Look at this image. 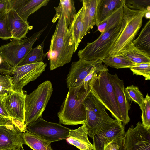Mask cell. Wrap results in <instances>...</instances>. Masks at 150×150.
I'll return each instance as SVG.
<instances>
[{
  "mask_svg": "<svg viewBox=\"0 0 150 150\" xmlns=\"http://www.w3.org/2000/svg\"><path fill=\"white\" fill-rule=\"evenodd\" d=\"M49 51L47 52L50 70H54L70 62L75 52V45L70 26H67L64 13L55 14L52 22L57 20Z\"/></svg>",
  "mask_w": 150,
  "mask_h": 150,
  "instance_id": "6da1fadb",
  "label": "cell"
},
{
  "mask_svg": "<svg viewBox=\"0 0 150 150\" xmlns=\"http://www.w3.org/2000/svg\"><path fill=\"white\" fill-rule=\"evenodd\" d=\"M88 92L85 91L83 83L69 88L57 113L60 124L72 125L84 124L86 119L84 100Z\"/></svg>",
  "mask_w": 150,
  "mask_h": 150,
  "instance_id": "7a4b0ae2",
  "label": "cell"
},
{
  "mask_svg": "<svg viewBox=\"0 0 150 150\" xmlns=\"http://www.w3.org/2000/svg\"><path fill=\"white\" fill-rule=\"evenodd\" d=\"M86 119L84 124L88 135L93 139L97 133L108 129L121 123L111 118L105 106L92 94L88 88L84 100Z\"/></svg>",
  "mask_w": 150,
  "mask_h": 150,
  "instance_id": "3957f363",
  "label": "cell"
},
{
  "mask_svg": "<svg viewBox=\"0 0 150 150\" xmlns=\"http://www.w3.org/2000/svg\"><path fill=\"white\" fill-rule=\"evenodd\" d=\"M108 69L95 73L88 84V88L94 96L111 113L113 117L122 122L113 87L108 77Z\"/></svg>",
  "mask_w": 150,
  "mask_h": 150,
  "instance_id": "277c9868",
  "label": "cell"
},
{
  "mask_svg": "<svg viewBox=\"0 0 150 150\" xmlns=\"http://www.w3.org/2000/svg\"><path fill=\"white\" fill-rule=\"evenodd\" d=\"M124 26L122 23L117 26L103 33L94 41L88 42L77 55L79 59L88 61H102L109 56V52Z\"/></svg>",
  "mask_w": 150,
  "mask_h": 150,
  "instance_id": "5b68a950",
  "label": "cell"
},
{
  "mask_svg": "<svg viewBox=\"0 0 150 150\" xmlns=\"http://www.w3.org/2000/svg\"><path fill=\"white\" fill-rule=\"evenodd\" d=\"M123 8L124 26L111 48L109 56L120 55L125 48L132 42L142 26L143 18L146 12L129 9L125 3Z\"/></svg>",
  "mask_w": 150,
  "mask_h": 150,
  "instance_id": "8992f818",
  "label": "cell"
},
{
  "mask_svg": "<svg viewBox=\"0 0 150 150\" xmlns=\"http://www.w3.org/2000/svg\"><path fill=\"white\" fill-rule=\"evenodd\" d=\"M53 92L51 82L46 80L39 85L31 93L27 95L24 121L27 126L42 117Z\"/></svg>",
  "mask_w": 150,
  "mask_h": 150,
  "instance_id": "52a82bcc",
  "label": "cell"
},
{
  "mask_svg": "<svg viewBox=\"0 0 150 150\" xmlns=\"http://www.w3.org/2000/svg\"><path fill=\"white\" fill-rule=\"evenodd\" d=\"M27 126L19 120L0 117V150L23 149V132Z\"/></svg>",
  "mask_w": 150,
  "mask_h": 150,
  "instance_id": "ba28073f",
  "label": "cell"
},
{
  "mask_svg": "<svg viewBox=\"0 0 150 150\" xmlns=\"http://www.w3.org/2000/svg\"><path fill=\"white\" fill-rule=\"evenodd\" d=\"M47 25L35 33L30 37L21 40L14 39L0 47V54L13 68L18 66L32 48L34 43L46 30Z\"/></svg>",
  "mask_w": 150,
  "mask_h": 150,
  "instance_id": "9c48e42d",
  "label": "cell"
},
{
  "mask_svg": "<svg viewBox=\"0 0 150 150\" xmlns=\"http://www.w3.org/2000/svg\"><path fill=\"white\" fill-rule=\"evenodd\" d=\"M26 129L27 132L50 143L66 139L70 130L60 123L47 121L42 117L28 124L27 126Z\"/></svg>",
  "mask_w": 150,
  "mask_h": 150,
  "instance_id": "30bf717a",
  "label": "cell"
},
{
  "mask_svg": "<svg viewBox=\"0 0 150 150\" xmlns=\"http://www.w3.org/2000/svg\"><path fill=\"white\" fill-rule=\"evenodd\" d=\"M47 64L40 62L13 68L12 75L15 91H21L29 82L34 81L45 71Z\"/></svg>",
  "mask_w": 150,
  "mask_h": 150,
  "instance_id": "8fae6325",
  "label": "cell"
},
{
  "mask_svg": "<svg viewBox=\"0 0 150 150\" xmlns=\"http://www.w3.org/2000/svg\"><path fill=\"white\" fill-rule=\"evenodd\" d=\"M123 139L126 150H150V129L140 122L129 128Z\"/></svg>",
  "mask_w": 150,
  "mask_h": 150,
  "instance_id": "7c38bea8",
  "label": "cell"
},
{
  "mask_svg": "<svg viewBox=\"0 0 150 150\" xmlns=\"http://www.w3.org/2000/svg\"><path fill=\"white\" fill-rule=\"evenodd\" d=\"M27 94L23 90L15 91L1 97L3 105L10 117L24 123L25 102Z\"/></svg>",
  "mask_w": 150,
  "mask_h": 150,
  "instance_id": "4fadbf2b",
  "label": "cell"
},
{
  "mask_svg": "<svg viewBox=\"0 0 150 150\" xmlns=\"http://www.w3.org/2000/svg\"><path fill=\"white\" fill-rule=\"evenodd\" d=\"M102 61H88L82 59L72 62L66 79L67 88L75 87L83 83V80L94 67Z\"/></svg>",
  "mask_w": 150,
  "mask_h": 150,
  "instance_id": "5bb4252c",
  "label": "cell"
},
{
  "mask_svg": "<svg viewBox=\"0 0 150 150\" xmlns=\"http://www.w3.org/2000/svg\"><path fill=\"white\" fill-rule=\"evenodd\" d=\"M108 74L114 88L116 99L122 119V124L124 126L130 121L128 112L130 107L125 94L124 81L119 78L116 74H112L108 72Z\"/></svg>",
  "mask_w": 150,
  "mask_h": 150,
  "instance_id": "9a60e30c",
  "label": "cell"
},
{
  "mask_svg": "<svg viewBox=\"0 0 150 150\" xmlns=\"http://www.w3.org/2000/svg\"><path fill=\"white\" fill-rule=\"evenodd\" d=\"M125 134L124 126L122 122L108 130L97 133L93 139V150H104V147L109 144L122 139Z\"/></svg>",
  "mask_w": 150,
  "mask_h": 150,
  "instance_id": "2e32d148",
  "label": "cell"
},
{
  "mask_svg": "<svg viewBox=\"0 0 150 150\" xmlns=\"http://www.w3.org/2000/svg\"><path fill=\"white\" fill-rule=\"evenodd\" d=\"M12 9L24 21L28 22L31 14L47 5L49 0H10Z\"/></svg>",
  "mask_w": 150,
  "mask_h": 150,
  "instance_id": "e0dca14e",
  "label": "cell"
},
{
  "mask_svg": "<svg viewBox=\"0 0 150 150\" xmlns=\"http://www.w3.org/2000/svg\"><path fill=\"white\" fill-rule=\"evenodd\" d=\"M8 18L9 29L14 39L21 40L26 37L29 30L32 29L29 23L24 21L13 9L8 12Z\"/></svg>",
  "mask_w": 150,
  "mask_h": 150,
  "instance_id": "ac0fdd59",
  "label": "cell"
},
{
  "mask_svg": "<svg viewBox=\"0 0 150 150\" xmlns=\"http://www.w3.org/2000/svg\"><path fill=\"white\" fill-rule=\"evenodd\" d=\"M84 124L75 129H70L67 141L80 150H93V144L89 141Z\"/></svg>",
  "mask_w": 150,
  "mask_h": 150,
  "instance_id": "d6986e66",
  "label": "cell"
},
{
  "mask_svg": "<svg viewBox=\"0 0 150 150\" xmlns=\"http://www.w3.org/2000/svg\"><path fill=\"white\" fill-rule=\"evenodd\" d=\"M125 0H98L96 9L97 27L117 9L123 5Z\"/></svg>",
  "mask_w": 150,
  "mask_h": 150,
  "instance_id": "ffe728a7",
  "label": "cell"
},
{
  "mask_svg": "<svg viewBox=\"0 0 150 150\" xmlns=\"http://www.w3.org/2000/svg\"><path fill=\"white\" fill-rule=\"evenodd\" d=\"M70 26L72 30L75 41V52L82 40L88 33L84 19L83 6L77 12Z\"/></svg>",
  "mask_w": 150,
  "mask_h": 150,
  "instance_id": "44dd1931",
  "label": "cell"
},
{
  "mask_svg": "<svg viewBox=\"0 0 150 150\" xmlns=\"http://www.w3.org/2000/svg\"><path fill=\"white\" fill-rule=\"evenodd\" d=\"M120 55L126 58L135 65L150 62V54L137 49L132 42L125 48Z\"/></svg>",
  "mask_w": 150,
  "mask_h": 150,
  "instance_id": "7402d4cb",
  "label": "cell"
},
{
  "mask_svg": "<svg viewBox=\"0 0 150 150\" xmlns=\"http://www.w3.org/2000/svg\"><path fill=\"white\" fill-rule=\"evenodd\" d=\"M84 22L88 33L96 25V9L98 0H81Z\"/></svg>",
  "mask_w": 150,
  "mask_h": 150,
  "instance_id": "603a6c76",
  "label": "cell"
},
{
  "mask_svg": "<svg viewBox=\"0 0 150 150\" xmlns=\"http://www.w3.org/2000/svg\"><path fill=\"white\" fill-rule=\"evenodd\" d=\"M123 5L117 9L97 26V30L101 33L117 26L122 23L123 18Z\"/></svg>",
  "mask_w": 150,
  "mask_h": 150,
  "instance_id": "cb8c5ba5",
  "label": "cell"
},
{
  "mask_svg": "<svg viewBox=\"0 0 150 150\" xmlns=\"http://www.w3.org/2000/svg\"><path fill=\"white\" fill-rule=\"evenodd\" d=\"M133 45L136 48L150 54V20L142 28L137 37L132 41Z\"/></svg>",
  "mask_w": 150,
  "mask_h": 150,
  "instance_id": "d4e9b609",
  "label": "cell"
},
{
  "mask_svg": "<svg viewBox=\"0 0 150 150\" xmlns=\"http://www.w3.org/2000/svg\"><path fill=\"white\" fill-rule=\"evenodd\" d=\"M55 14L61 12L64 13L67 27L70 26L73 21L77 12L73 0H61L58 6L54 7Z\"/></svg>",
  "mask_w": 150,
  "mask_h": 150,
  "instance_id": "484cf974",
  "label": "cell"
},
{
  "mask_svg": "<svg viewBox=\"0 0 150 150\" xmlns=\"http://www.w3.org/2000/svg\"><path fill=\"white\" fill-rule=\"evenodd\" d=\"M23 138L24 144L33 150H53L51 147V143L32 133L27 132H23Z\"/></svg>",
  "mask_w": 150,
  "mask_h": 150,
  "instance_id": "4316f807",
  "label": "cell"
},
{
  "mask_svg": "<svg viewBox=\"0 0 150 150\" xmlns=\"http://www.w3.org/2000/svg\"><path fill=\"white\" fill-rule=\"evenodd\" d=\"M44 41L45 40L35 47L32 48L18 66L43 62L47 55V53L43 52Z\"/></svg>",
  "mask_w": 150,
  "mask_h": 150,
  "instance_id": "83f0119b",
  "label": "cell"
},
{
  "mask_svg": "<svg viewBox=\"0 0 150 150\" xmlns=\"http://www.w3.org/2000/svg\"><path fill=\"white\" fill-rule=\"evenodd\" d=\"M103 63L107 66L116 69L130 68L135 64L121 55L109 56L102 60Z\"/></svg>",
  "mask_w": 150,
  "mask_h": 150,
  "instance_id": "f1b7e54d",
  "label": "cell"
},
{
  "mask_svg": "<svg viewBox=\"0 0 150 150\" xmlns=\"http://www.w3.org/2000/svg\"><path fill=\"white\" fill-rule=\"evenodd\" d=\"M124 91L127 100L137 103L140 108L144 98L138 87L132 85L125 88Z\"/></svg>",
  "mask_w": 150,
  "mask_h": 150,
  "instance_id": "f546056e",
  "label": "cell"
},
{
  "mask_svg": "<svg viewBox=\"0 0 150 150\" xmlns=\"http://www.w3.org/2000/svg\"><path fill=\"white\" fill-rule=\"evenodd\" d=\"M140 109L142 124L145 128L150 129V97L147 93L144 98Z\"/></svg>",
  "mask_w": 150,
  "mask_h": 150,
  "instance_id": "4dcf8cb0",
  "label": "cell"
},
{
  "mask_svg": "<svg viewBox=\"0 0 150 150\" xmlns=\"http://www.w3.org/2000/svg\"><path fill=\"white\" fill-rule=\"evenodd\" d=\"M0 38L4 40L12 38L8 26V12L0 11Z\"/></svg>",
  "mask_w": 150,
  "mask_h": 150,
  "instance_id": "1f68e13d",
  "label": "cell"
},
{
  "mask_svg": "<svg viewBox=\"0 0 150 150\" xmlns=\"http://www.w3.org/2000/svg\"><path fill=\"white\" fill-rule=\"evenodd\" d=\"M125 4L131 9L150 11V0H125Z\"/></svg>",
  "mask_w": 150,
  "mask_h": 150,
  "instance_id": "d6a6232c",
  "label": "cell"
},
{
  "mask_svg": "<svg viewBox=\"0 0 150 150\" xmlns=\"http://www.w3.org/2000/svg\"><path fill=\"white\" fill-rule=\"evenodd\" d=\"M130 69L133 75L142 76L146 80L150 79V62L135 64Z\"/></svg>",
  "mask_w": 150,
  "mask_h": 150,
  "instance_id": "836d02e7",
  "label": "cell"
},
{
  "mask_svg": "<svg viewBox=\"0 0 150 150\" xmlns=\"http://www.w3.org/2000/svg\"><path fill=\"white\" fill-rule=\"evenodd\" d=\"M0 87L14 91L12 77L9 75L0 74Z\"/></svg>",
  "mask_w": 150,
  "mask_h": 150,
  "instance_id": "e575fe53",
  "label": "cell"
},
{
  "mask_svg": "<svg viewBox=\"0 0 150 150\" xmlns=\"http://www.w3.org/2000/svg\"><path fill=\"white\" fill-rule=\"evenodd\" d=\"M13 68L0 54V73L3 75H12Z\"/></svg>",
  "mask_w": 150,
  "mask_h": 150,
  "instance_id": "d590c367",
  "label": "cell"
},
{
  "mask_svg": "<svg viewBox=\"0 0 150 150\" xmlns=\"http://www.w3.org/2000/svg\"><path fill=\"white\" fill-rule=\"evenodd\" d=\"M11 9L10 0H0V11L8 12Z\"/></svg>",
  "mask_w": 150,
  "mask_h": 150,
  "instance_id": "8d00e7d4",
  "label": "cell"
},
{
  "mask_svg": "<svg viewBox=\"0 0 150 150\" xmlns=\"http://www.w3.org/2000/svg\"><path fill=\"white\" fill-rule=\"evenodd\" d=\"M1 97L0 98V117L11 119L12 118L10 117L3 104Z\"/></svg>",
  "mask_w": 150,
  "mask_h": 150,
  "instance_id": "74e56055",
  "label": "cell"
},
{
  "mask_svg": "<svg viewBox=\"0 0 150 150\" xmlns=\"http://www.w3.org/2000/svg\"><path fill=\"white\" fill-rule=\"evenodd\" d=\"M118 141L112 142L108 144L104 147L105 150H117Z\"/></svg>",
  "mask_w": 150,
  "mask_h": 150,
  "instance_id": "f35d334b",
  "label": "cell"
},
{
  "mask_svg": "<svg viewBox=\"0 0 150 150\" xmlns=\"http://www.w3.org/2000/svg\"><path fill=\"white\" fill-rule=\"evenodd\" d=\"M14 91L5 89L0 87V97L4 96Z\"/></svg>",
  "mask_w": 150,
  "mask_h": 150,
  "instance_id": "ab89813d",
  "label": "cell"
},
{
  "mask_svg": "<svg viewBox=\"0 0 150 150\" xmlns=\"http://www.w3.org/2000/svg\"><path fill=\"white\" fill-rule=\"evenodd\" d=\"M117 150H126L123 138L118 141V147Z\"/></svg>",
  "mask_w": 150,
  "mask_h": 150,
  "instance_id": "60d3db41",
  "label": "cell"
},
{
  "mask_svg": "<svg viewBox=\"0 0 150 150\" xmlns=\"http://www.w3.org/2000/svg\"><path fill=\"white\" fill-rule=\"evenodd\" d=\"M144 17L146 19L149 20L150 19V11H146L144 13Z\"/></svg>",
  "mask_w": 150,
  "mask_h": 150,
  "instance_id": "b9f144b4",
  "label": "cell"
},
{
  "mask_svg": "<svg viewBox=\"0 0 150 150\" xmlns=\"http://www.w3.org/2000/svg\"><path fill=\"white\" fill-rule=\"evenodd\" d=\"M24 150V149H21V150Z\"/></svg>",
  "mask_w": 150,
  "mask_h": 150,
  "instance_id": "7bdbcfd3",
  "label": "cell"
}]
</instances>
